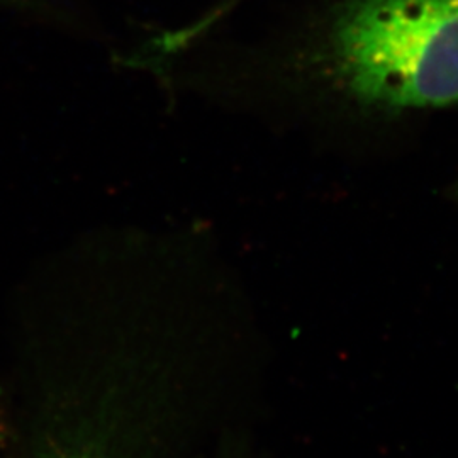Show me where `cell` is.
<instances>
[{"instance_id":"6da1fadb","label":"cell","mask_w":458,"mask_h":458,"mask_svg":"<svg viewBox=\"0 0 458 458\" xmlns=\"http://www.w3.org/2000/svg\"><path fill=\"white\" fill-rule=\"evenodd\" d=\"M308 66L336 98L376 113L458 104V0H338Z\"/></svg>"},{"instance_id":"7a4b0ae2","label":"cell","mask_w":458,"mask_h":458,"mask_svg":"<svg viewBox=\"0 0 458 458\" xmlns=\"http://www.w3.org/2000/svg\"><path fill=\"white\" fill-rule=\"evenodd\" d=\"M0 11L38 17L60 28H77L81 24L79 17L55 0H0Z\"/></svg>"},{"instance_id":"3957f363","label":"cell","mask_w":458,"mask_h":458,"mask_svg":"<svg viewBox=\"0 0 458 458\" xmlns=\"http://www.w3.org/2000/svg\"><path fill=\"white\" fill-rule=\"evenodd\" d=\"M38 458H123L115 455V445L102 442V433L90 429L79 442H65L49 446Z\"/></svg>"},{"instance_id":"277c9868","label":"cell","mask_w":458,"mask_h":458,"mask_svg":"<svg viewBox=\"0 0 458 458\" xmlns=\"http://www.w3.org/2000/svg\"><path fill=\"white\" fill-rule=\"evenodd\" d=\"M219 458H263L262 455L255 454L245 443L234 442L229 446L228 452L223 454Z\"/></svg>"},{"instance_id":"5b68a950","label":"cell","mask_w":458,"mask_h":458,"mask_svg":"<svg viewBox=\"0 0 458 458\" xmlns=\"http://www.w3.org/2000/svg\"><path fill=\"white\" fill-rule=\"evenodd\" d=\"M455 196L458 197V182H457V185H455Z\"/></svg>"}]
</instances>
